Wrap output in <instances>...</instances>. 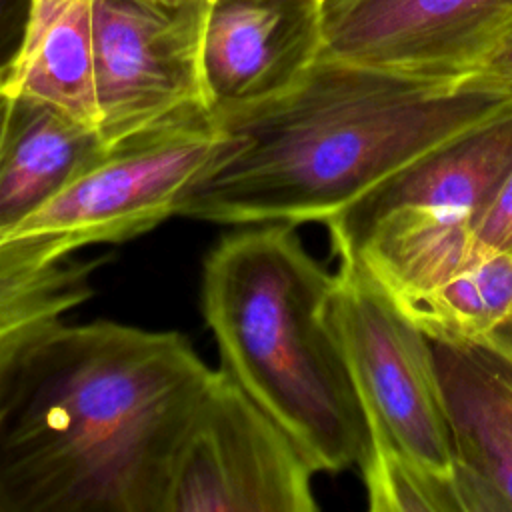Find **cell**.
Here are the masks:
<instances>
[{
	"label": "cell",
	"instance_id": "obj_1",
	"mask_svg": "<svg viewBox=\"0 0 512 512\" xmlns=\"http://www.w3.org/2000/svg\"><path fill=\"white\" fill-rule=\"evenodd\" d=\"M210 372L174 330L48 328L0 374V512H160Z\"/></svg>",
	"mask_w": 512,
	"mask_h": 512
},
{
	"label": "cell",
	"instance_id": "obj_2",
	"mask_svg": "<svg viewBox=\"0 0 512 512\" xmlns=\"http://www.w3.org/2000/svg\"><path fill=\"white\" fill-rule=\"evenodd\" d=\"M512 98L320 54L284 92L212 116L218 144L176 216L326 222L378 182Z\"/></svg>",
	"mask_w": 512,
	"mask_h": 512
},
{
	"label": "cell",
	"instance_id": "obj_3",
	"mask_svg": "<svg viewBox=\"0 0 512 512\" xmlns=\"http://www.w3.org/2000/svg\"><path fill=\"white\" fill-rule=\"evenodd\" d=\"M334 274L294 224H248L202 262L200 302L220 368L312 458L318 472L362 470L370 432L328 318Z\"/></svg>",
	"mask_w": 512,
	"mask_h": 512
},
{
	"label": "cell",
	"instance_id": "obj_4",
	"mask_svg": "<svg viewBox=\"0 0 512 512\" xmlns=\"http://www.w3.org/2000/svg\"><path fill=\"white\" fill-rule=\"evenodd\" d=\"M336 256L328 318L366 414L370 446L454 474L432 342L356 258Z\"/></svg>",
	"mask_w": 512,
	"mask_h": 512
},
{
	"label": "cell",
	"instance_id": "obj_5",
	"mask_svg": "<svg viewBox=\"0 0 512 512\" xmlns=\"http://www.w3.org/2000/svg\"><path fill=\"white\" fill-rule=\"evenodd\" d=\"M314 474L306 450L216 368L174 448L160 512H314Z\"/></svg>",
	"mask_w": 512,
	"mask_h": 512
},
{
	"label": "cell",
	"instance_id": "obj_6",
	"mask_svg": "<svg viewBox=\"0 0 512 512\" xmlns=\"http://www.w3.org/2000/svg\"><path fill=\"white\" fill-rule=\"evenodd\" d=\"M216 144L218 128L206 108L140 130L112 144L8 236H50L66 254H76L92 244L126 242L150 232L176 216L182 192Z\"/></svg>",
	"mask_w": 512,
	"mask_h": 512
},
{
	"label": "cell",
	"instance_id": "obj_7",
	"mask_svg": "<svg viewBox=\"0 0 512 512\" xmlns=\"http://www.w3.org/2000/svg\"><path fill=\"white\" fill-rule=\"evenodd\" d=\"M208 6L210 0H96L94 94L108 146L206 108L200 52Z\"/></svg>",
	"mask_w": 512,
	"mask_h": 512
},
{
	"label": "cell",
	"instance_id": "obj_8",
	"mask_svg": "<svg viewBox=\"0 0 512 512\" xmlns=\"http://www.w3.org/2000/svg\"><path fill=\"white\" fill-rule=\"evenodd\" d=\"M512 28V0H322L324 56L460 84Z\"/></svg>",
	"mask_w": 512,
	"mask_h": 512
},
{
	"label": "cell",
	"instance_id": "obj_9",
	"mask_svg": "<svg viewBox=\"0 0 512 512\" xmlns=\"http://www.w3.org/2000/svg\"><path fill=\"white\" fill-rule=\"evenodd\" d=\"M322 52V0H210L204 102L222 116L290 88Z\"/></svg>",
	"mask_w": 512,
	"mask_h": 512
},
{
	"label": "cell",
	"instance_id": "obj_10",
	"mask_svg": "<svg viewBox=\"0 0 512 512\" xmlns=\"http://www.w3.org/2000/svg\"><path fill=\"white\" fill-rule=\"evenodd\" d=\"M432 350L464 512H512V322Z\"/></svg>",
	"mask_w": 512,
	"mask_h": 512
},
{
	"label": "cell",
	"instance_id": "obj_11",
	"mask_svg": "<svg viewBox=\"0 0 512 512\" xmlns=\"http://www.w3.org/2000/svg\"><path fill=\"white\" fill-rule=\"evenodd\" d=\"M512 166V100L446 138L324 222L332 244L348 242L396 208H430L476 224Z\"/></svg>",
	"mask_w": 512,
	"mask_h": 512
},
{
	"label": "cell",
	"instance_id": "obj_12",
	"mask_svg": "<svg viewBox=\"0 0 512 512\" xmlns=\"http://www.w3.org/2000/svg\"><path fill=\"white\" fill-rule=\"evenodd\" d=\"M108 148L94 126L56 106L26 96L10 98L0 144V240L58 196Z\"/></svg>",
	"mask_w": 512,
	"mask_h": 512
},
{
	"label": "cell",
	"instance_id": "obj_13",
	"mask_svg": "<svg viewBox=\"0 0 512 512\" xmlns=\"http://www.w3.org/2000/svg\"><path fill=\"white\" fill-rule=\"evenodd\" d=\"M332 250L356 258L394 302H402L440 286L488 248L472 220L408 206L378 216Z\"/></svg>",
	"mask_w": 512,
	"mask_h": 512
},
{
	"label": "cell",
	"instance_id": "obj_14",
	"mask_svg": "<svg viewBox=\"0 0 512 512\" xmlns=\"http://www.w3.org/2000/svg\"><path fill=\"white\" fill-rule=\"evenodd\" d=\"M94 8L96 0H32L22 46L0 74V92L46 102L98 130Z\"/></svg>",
	"mask_w": 512,
	"mask_h": 512
},
{
	"label": "cell",
	"instance_id": "obj_15",
	"mask_svg": "<svg viewBox=\"0 0 512 512\" xmlns=\"http://www.w3.org/2000/svg\"><path fill=\"white\" fill-rule=\"evenodd\" d=\"M104 260L66 254L50 236L0 240V374L40 334L92 296Z\"/></svg>",
	"mask_w": 512,
	"mask_h": 512
},
{
	"label": "cell",
	"instance_id": "obj_16",
	"mask_svg": "<svg viewBox=\"0 0 512 512\" xmlns=\"http://www.w3.org/2000/svg\"><path fill=\"white\" fill-rule=\"evenodd\" d=\"M394 304L430 342L484 340L512 322V256L486 250L440 286Z\"/></svg>",
	"mask_w": 512,
	"mask_h": 512
},
{
	"label": "cell",
	"instance_id": "obj_17",
	"mask_svg": "<svg viewBox=\"0 0 512 512\" xmlns=\"http://www.w3.org/2000/svg\"><path fill=\"white\" fill-rule=\"evenodd\" d=\"M372 512H464L454 474L372 444L360 470Z\"/></svg>",
	"mask_w": 512,
	"mask_h": 512
},
{
	"label": "cell",
	"instance_id": "obj_18",
	"mask_svg": "<svg viewBox=\"0 0 512 512\" xmlns=\"http://www.w3.org/2000/svg\"><path fill=\"white\" fill-rule=\"evenodd\" d=\"M478 240L492 252L512 256V166L474 224Z\"/></svg>",
	"mask_w": 512,
	"mask_h": 512
},
{
	"label": "cell",
	"instance_id": "obj_19",
	"mask_svg": "<svg viewBox=\"0 0 512 512\" xmlns=\"http://www.w3.org/2000/svg\"><path fill=\"white\" fill-rule=\"evenodd\" d=\"M464 84L500 92L512 98V28L482 62V66L464 80Z\"/></svg>",
	"mask_w": 512,
	"mask_h": 512
},
{
	"label": "cell",
	"instance_id": "obj_20",
	"mask_svg": "<svg viewBox=\"0 0 512 512\" xmlns=\"http://www.w3.org/2000/svg\"><path fill=\"white\" fill-rule=\"evenodd\" d=\"M30 10L32 0H0V74L22 46Z\"/></svg>",
	"mask_w": 512,
	"mask_h": 512
},
{
	"label": "cell",
	"instance_id": "obj_21",
	"mask_svg": "<svg viewBox=\"0 0 512 512\" xmlns=\"http://www.w3.org/2000/svg\"><path fill=\"white\" fill-rule=\"evenodd\" d=\"M162 4H182V2H188V0H158Z\"/></svg>",
	"mask_w": 512,
	"mask_h": 512
}]
</instances>
